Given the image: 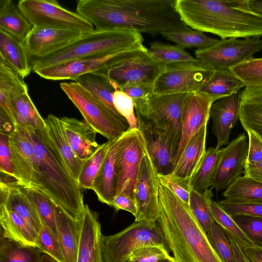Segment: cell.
Here are the masks:
<instances>
[{"label":"cell","mask_w":262,"mask_h":262,"mask_svg":"<svg viewBox=\"0 0 262 262\" xmlns=\"http://www.w3.org/2000/svg\"><path fill=\"white\" fill-rule=\"evenodd\" d=\"M176 0H79L76 12L95 29L125 30L156 36L189 29L181 19Z\"/></svg>","instance_id":"obj_1"},{"label":"cell","mask_w":262,"mask_h":262,"mask_svg":"<svg viewBox=\"0 0 262 262\" xmlns=\"http://www.w3.org/2000/svg\"><path fill=\"white\" fill-rule=\"evenodd\" d=\"M157 222L176 262H223L189 206L159 180Z\"/></svg>","instance_id":"obj_2"},{"label":"cell","mask_w":262,"mask_h":262,"mask_svg":"<svg viewBox=\"0 0 262 262\" xmlns=\"http://www.w3.org/2000/svg\"><path fill=\"white\" fill-rule=\"evenodd\" d=\"M239 1L176 0L182 21L195 30L221 39L262 36V20L239 7Z\"/></svg>","instance_id":"obj_3"},{"label":"cell","mask_w":262,"mask_h":262,"mask_svg":"<svg viewBox=\"0 0 262 262\" xmlns=\"http://www.w3.org/2000/svg\"><path fill=\"white\" fill-rule=\"evenodd\" d=\"M27 131L36 159L37 189L71 216L79 219L85 205L81 189L68 170L47 127Z\"/></svg>","instance_id":"obj_4"},{"label":"cell","mask_w":262,"mask_h":262,"mask_svg":"<svg viewBox=\"0 0 262 262\" xmlns=\"http://www.w3.org/2000/svg\"><path fill=\"white\" fill-rule=\"evenodd\" d=\"M141 34L125 30L94 29L64 47L46 55L30 58L32 70L96 55H107L143 46Z\"/></svg>","instance_id":"obj_5"},{"label":"cell","mask_w":262,"mask_h":262,"mask_svg":"<svg viewBox=\"0 0 262 262\" xmlns=\"http://www.w3.org/2000/svg\"><path fill=\"white\" fill-rule=\"evenodd\" d=\"M189 94L157 95L152 93L144 98L133 100L137 117L166 135L174 162L181 136L182 112Z\"/></svg>","instance_id":"obj_6"},{"label":"cell","mask_w":262,"mask_h":262,"mask_svg":"<svg viewBox=\"0 0 262 262\" xmlns=\"http://www.w3.org/2000/svg\"><path fill=\"white\" fill-rule=\"evenodd\" d=\"M60 86L84 120L107 141L118 140L129 129L124 117L113 112L79 84L62 82Z\"/></svg>","instance_id":"obj_7"},{"label":"cell","mask_w":262,"mask_h":262,"mask_svg":"<svg viewBox=\"0 0 262 262\" xmlns=\"http://www.w3.org/2000/svg\"><path fill=\"white\" fill-rule=\"evenodd\" d=\"M161 246L170 252L158 222L135 221L122 231L103 236L104 262H125L135 250Z\"/></svg>","instance_id":"obj_8"},{"label":"cell","mask_w":262,"mask_h":262,"mask_svg":"<svg viewBox=\"0 0 262 262\" xmlns=\"http://www.w3.org/2000/svg\"><path fill=\"white\" fill-rule=\"evenodd\" d=\"M166 64L154 58L144 46L121 53L116 61L102 72L117 86L138 82L152 90Z\"/></svg>","instance_id":"obj_9"},{"label":"cell","mask_w":262,"mask_h":262,"mask_svg":"<svg viewBox=\"0 0 262 262\" xmlns=\"http://www.w3.org/2000/svg\"><path fill=\"white\" fill-rule=\"evenodd\" d=\"M147 152L145 139L139 128L129 129L119 139L115 160L116 195L123 194L135 200L134 191L140 165Z\"/></svg>","instance_id":"obj_10"},{"label":"cell","mask_w":262,"mask_h":262,"mask_svg":"<svg viewBox=\"0 0 262 262\" xmlns=\"http://www.w3.org/2000/svg\"><path fill=\"white\" fill-rule=\"evenodd\" d=\"M17 5L35 27L74 30L83 33L94 29L80 14L66 9L55 0H21Z\"/></svg>","instance_id":"obj_11"},{"label":"cell","mask_w":262,"mask_h":262,"mask_svg":"<svg viewBox=\"0 0 262 262\" xmlns=\"http://www.w3.org/2000/svg\"><path fill=\"white\" fill-rule=\"evenodd\" d=\"M214 71L199 60L166 64L154 84L152 93L162 95L199 92Z\"/></svg>","instance_id":"obj_12"},{"label":"cell","mask_w":262,"mask_h":262,"mask_svg":"<svg viewBox=\"0 0 262 262\" xmlns=\"http://www.w3.org/2000/svg\"><path fill=\"white\" fill-rule=\"evenodd\" d=\"M262 50V39L255 37L247 38L221 39L210 47L195 50L196 58L214 70H229L253 58Z\"/></svg>","instance_id":"obj_13"},{"label":"cell","mask_w":262,"mask_h":262,"mask_svg":"<svg viewBox=\"0 0 262 262\" xmlns=\"http://www.w3.org/2000/svg\"><path fill=\"white\" fill-rule=\"evenodd\" d=\"M159 184L158 173L147 151L142 160L135 185L134 197L137 213L135 221H157Z\"/></svg>","instance_id":"obj_14"},{"label":"cell","mask_w":262,"mask_h":262,"mask_svg":"<svg viewBox=\"0 0 262 262\" xmlns=\"http://www.w3.org/2000/svg\"><path fill=\"white\" fill-rule=\"evenodd\" d=\"M9 145L16 184L37 189L36 156L27 130L14 127L9 135Z\"/></svg>","instance_id":"obj_15"},{"label":"cell","mask_w":262,"mask_h":262,"mask_svg":"<svg viewBox=\"0 0 262 262\" xmlns=\"http://www.w3.org/2000/svg\"><path fill=\"white\" fill-rule=\"evenodd\" d=\"M215 101L212 96L201 91L189 94L182 112L181 136L174 167L190 139L207 124Z\"/></svg>","instance_id":"obj_16"},{"label":"cell","mask_w":262,"mask_h":262,"mask_svg":"<svg viewBox=\"0 0 262 262\" xmlns=\"http://www.w3.org/2000/svg\"><path fill=\"white\" fill-rule=\"evenodd\" d=\"M245 133L240 134L223 148L212 183L217 192L226 189L244 173L248 151V140Z\"/></svg>","instance_id":"obj_17"},{"label":"cell","mask_w":262,"mask_h":262,"mask_svg":"<svg viewBox=\"0 0 262 262\" xmlns=\"http://www.w3.org/2000/svg\"><path fill=\"white\" fill-rule=\"evenodd\" d=\"M122 52L76 59L45 68L35 73L48 80L74 81L83 75L108 69L114 64Z\"/></svg>","instance_id":"obj_18"},{"label":"cell","mask_w":262,"mask_h":262,"mask_svg":"<svg viewBox=\"0 0 262 262\" xmlns=\"http://www.w3.org/2000/svg\"><path fill=\"white\" fill-rule=\"evenodd\" d=\"M80 220L81 231L77 262H104V236L98 214L85 204Z\"/></svg>","instance_id":"obj_19"},{"label":"cell","mask_w":262,"mask_h":262,"mask_svg":"<svg viewBox=\"0 0 262 262\" xmlns=\"http://www.w3.org/2000/svg\"><path fill=\"white\" fill-rule=\"evenodd\" d=\"M83 34L74 30L33 27L25 45L30 58L41 57L64 47Z\"/></svg>","instance_id":"obj_20"},{"label":"cell","mask_w":262,"mask_h":262,"mask_svg":"<svg viewBox=\"0 0 262 262\" xmlns=\"http://www.w3.org/2000/svg\"><path fill=\"white\" fill-rule=\"evenodd\" d=\"M242 93L240 90L218 99L211 105L210 117L213 121V133L217 139V148L229 144L231 129L239 119Z\"/></svg>","instance_id":"obj_21"},{"label":"cell","mask_w":262,"mask_h":262,"mask_svg":"<svg viewBox=\"0 0 262 262\" xmlns=\"http://www.w3.org/2000/svg\"><path fill=\"white\" fill-rule=\"evenodd\" d=\"M137 117L138 128L143 134L148 152L158 174H171L174 168V156L167 137L143 119Z\"/></svg>","instance_id":"obj_22"},{"label":"cell","mask_w":262,"mask_h":262,"mask_svg":"<svg viewBox=\"0 0 262 262\" xmlns=\"http://www.w3.org/2000/svg\"><path fill=\"white\" fill-rule=\"evenodd\" d=\"M60 120L72 150L79 159L85 161L100 146L96 140L97 132L84 120L66 117Z\"/></svg>","instance_id":"obj_23"},{"label":"cell","mask_w":262,"mask_h":262,"mask_svg":"<svg viewBox=\"0 0 262 262\" xmlns=\"http://www.w3.org/2000/svg\"><path fill=\"white\" fill-rule=\"evenodd\" d=\"M57 238L65 262H77L81 223L55 204Z\"/></svg>","instance_id":"obj_24"},{"label":"cell","mask_w":262,"mask_h":262,"mask_svg":"<svg viewBox=\"0 0 262 262\" xmlns=\"http://www.w3.org/2000/svg\"><path fill=\"white\" fill-rule=\"evenodd\" d=\"M0 203L20 216L39 233L41 219L32 202L17 185L0 182Z\"/></svg>","instance_id":"obj_25"},{"label":"cell","mask_w":262,"mask_h":262,"mask_svg":"<svg viewBox=\"0 0 262 262\" xmlns=\"http://www.w3.org/2000/svg\"><path fill=\"white\" fill-rule=\"evenodd\" d=\"M207 124L202 127L189 140L171 173L189 182L197 169L206 151Z\"/></svg>","instance_id":"obj_26"},{"label":"cell","mask_w":262,"mask_h":262,"mask_svg":"<svg viewBox=\"0 0 262 262\" xmlns=\"http://www.w3.org/2000/svg\"><path fill=\"white\" fill-rule=\"evenodd\" d=\"M118 142L119 139L110 141L108 151L92 188V190L95 192L101 202L111 206L116 194L117 181L115 160Z\"/></svg>","instance_id":"obj_27"},{"label":"cell","mask_w":262,"mask_h":262,"mask_svg":"<svg viewBox=\"0 0 262 262\" xmlns=\"http://www.w3.org/2000/svg\"><path fill=\"white\" fill-rule=\"evenodd\" d=\"M0 61L23 78L31 70L30 57L25 43L0 30Z\"/></svg>","instance_id":"obj_28"},{"label":"cell","mask_w":262,"mask_h":262,"mask_svg":"<svg viewBox=\"0 0 262 262\" xmlns=\"http://www.w3.org/2000/svg\"><path fill=\"white\" fill-rule=\"evenodd\" d=\"M45 120L50 137L70 173L78 183V178L85 161L79 159L72 150L65 134L60 118L50 114Z\"/></svg>","instance_id":"obj_29"},{"label":"cell","mask_w":262,"mask_h":262,"mask_svg":"<svg viewBox=\"0 0 262 262\" xmlns=\"http://www.w3.org/2000/svg\"><path fill=\"white\" fill-rule=\"evenodd\" d=\"M1 231L21 245L37 248L38 234L20 216L0 203Z\"/></svg>","instance_id":"obj_30"},{"label":"cell","mask_w":262,"mask_h":262,"mask_svg":"<svg viewBox=\"0 0 262 262\" xmlns=\"http://www.w3.org/2000/svg\"><path fill=\"white\" fill-rule=\"evenodd\" d=\"M26 93L28 88L24 78L0 61V113L6 115L13 124L11 101Z\"/></svg>","instance_id":"obj_31"},{"label":"cell","mask_w":262,"mask_h":262,"mask_svg":"<svg viewBox=\"0 0 262 262\" xmlns=\"http://www.w3.org/2000/svg\"><path fill=\"white\" fill-rule=\"evenodd\" d=\"M33 26L11 0H0V30L25 43Z\"/></svg>","instance_id":"obj_32"},{"label":"cell","mask_w":262,"mask_h":262,"mask_svg":"<svg viewBox=\"0 0 262 262\" xmlns=\"http://www.w3.org/2000/svg\"><path fill=\"white\" fill-rule=\"evenodd\" d=\"M11 105L14 127L29 131L46 127L45 119L39 113L28 93L13 99Z\"/></svg>","instance_id":"obj_33"},{"label":"cell","mask_w":262,"mask_h":262,"mask_svg":"<svg viewBox=\"0 0 262 262\" xmlns=\"http://www.w3.org/2000/svg\"><path fill=\"white\" fill-rule=\"evenodd\" d=\"M74 82L79 84L113 112L119 114L113 102V94L118 90L117 86L101 71L83 75Z\"/></svg>","instance_id":"obj_34"},{"label":"cell","mask_w":262,"mask_h":262,"mask_svg":"<svg viewBox=\"0 0 262 262\" xmlns=\"http://www.w3.org/2000/svg\"><path fill=\"white\" fill-rule=\"evenodd\" d=\"M244 86L230 69L214 70L200 91L212 96L216 101L236 93Z\"/></svg>","instance_id":"obj_35"},{"label":"cell","mask_w":262,"mask_h":262,"mask_svg":"<svg viewBox=\"0 0 262 262\" xmlns=\"http://www.w3.org/2000/svg\"><path fill=\"white\" fill-rule=\"evenodd\" d=\"M222 152L223 148L209 147L206 150L197 169L189 181L192 189L203 192L212 186Z\"/></svg>","instance_id":"obj_36"},{"label":"cell","mask_w":262,"mask_h":262,"mask_svg":"<svg viewBox=\"0 0 262 262\" xmlns=\"http://www.w3.org/2000/svg\"><path fill=\"white\" fill-rule=\"evenodd\" d=\"M225 200L235 203H262V183L239 176L222 193Z\"/></svg>","instance_id":"obj_37"},{"label":"cell","mask_w":262,"mask_h":262,"mask_svg":"<svg viewBox=\"0 0 262 262\" xmlns=\"http://www.w3.org/2000/svg\"><path fill=\"white\" fill-rule=\"evenodd\" d=\"M43 254L37 248L5 237L1 231L0 262H40Z\"/></svg>","instance_id":"obj_38"},{"label":"cell","mask_w":262,"mask_h":262,"mask_svg":"<svg viewBox=\"0 0 262 262\" xmlns=\"http://www.w3.org/2000/svg\"><path fill=\"white\" fill-rule=\"evenodd\" d=\"M32 202L42 222L57 237L55 203L42 191L34 188L17 185Z\"/></svg>","instance_id":"obj_39"},{"label":"cell","mask_w":262,"mask_h":262,"mask_svg":"<svg viewBox=\"0 0 262 262\" xmlns=\"http://www.w3.org/2000/svg\"><path fill=\"white\" fill-rule=\"evenodd\" d=\"M160 34L183 49L196 48L203 49L212 46L220 41L208 37L204 32L190 29L164 31Z\"/></svg>","instance_id":"obj_40"},{"label":"cell","mask_w":262,"mask_h":262,"mask_svg":"<svg viewBox=\"0 0 262 262\" xmlns=\"http://www.w3.org/2000/svg\"><path fill=\"white\" fill-rule=\"evenodd\" d=\"M212 188L203 192L191 189L189 208L201 227L206 232L214 222L211 208V201L213 196Z\"/></svg>","instance_id":"obj_41"},{"label":"cell","mask_w":262,"mask_h":262,"mask_svg":"<svg viewBox=\"0 0 262 262\" xmlns=\"http://www.w3.org/2000/svg\"><path fill=\"white\" fill-rule=\"evenodd\" d=\"M211 208L214 221L224 232L234 239L242 248L253 245L237 225L232 217L212 200Z\"/></svg>","instance_id":"obj_42"},{"label":"cell","mask_w":262,"mask_h":262,"mask_svg":"<svg viewBox=\"0 0 262 262\" xmlns=\"http://www.w3.org/2000/svg\"><path fill=\"white\" fill-rule=\"evenodd\" d=\"M148 50L154 58L165 64L179 62L195 61L198 60L178 45H171L160 41L150 42Z\"/></svg>","instance_id":"obj_43"},{"label":"cell","mask_w":262,"mask_h":262,"mask_svg":"<svg viewBox=\"0 0 262 262\" xmlns=\"http://www.w3.org/2000/svg\"><path fill=\"white\" fill-rule=\"evenodd\" d=\"M245 88H262V58H253L231 67Z\"/></svg>","instance_id":"obj_44"},{"label":"cell","mask_w":262,"mask_h":262,"mask_svg":"<svg viewBox=\"0 0 262 262\" xmlns=\"http://www.w3.org/2000/svg\"><path fill=\"white\" fill-rule=\"evenodd\" d=\"M110 141L100 144L97 151L85 160L78 180L81 189H92L94 181L105 158Z\"/></svg>","instance_id":"obj_45"},{"label":"cell","mask_w":262,"mask_h":262,"mask_svg":"<svg viewBox=\"0 0 262 262\" xmlns=\"http://www.w3.org/2000/svg\"><path fill=\"white\" fill-rule=\"evenodd\" d=\"M239 120L246 132H252L262 141V104L241 102Z\"/></svg>","instance_id":"obj_46"},{"label":"cell","mask_w":262,"mask_h":262,"mask_svg":"<svg viewBox=\"0 0 262 262\" xmlns=\"http://www.w3.org/2000/svg\"><path fill=\"white\" fill-rule=\"evenodd\" d=\"M206 234L223 262H235L233 249L228 236L217 224L214 222Z\"/></svg>","instance_id":"obj_47"},{"label":"cell","mask_w":262,"mask_h":262,"mask_svg":"<svg viewBox=\"0 0 262 262\" xmlns=\"http://www.w3.org/2000/svg\"><path fill=\"white\" fill-rule=\"evenodd\" d=\"M37 248L58 262H65L57 237L42 222L38 235Z\"/></svg>","instance_id":"obj_48"},{"label":"cell","mask_w":262,"mask_h":262,"mask_svg":"<svg viewBox=\"0 0 262 262\" xmlns=\"http://www.w3.org/2000/svg\"><path fill=\"white\" fill-rule=\"evenodd\" d=\"M231 216L253 244L262 246V217L246 215Z\"/></svg>","instance_id":"obj_49"},{"label":"cell","mask_w":262,"mask_h":262,"mask_svg":"<svg viewBox=\"0 0 262 262\" xmlns=\"http://www.w3.org/2000/svg\"><path fill=\"white\" fill-rule=\"evenodd\" d=\"M113 102L117 112L127 122L129 129L138 128L133 99L122 91L118 90L113 94Z\"/></svg>","instance_id":"obj_50"},{"label":"cell","mask_w":262,"mask_h":262,"mask_svg":"<svg viewBox=\"0 0 262 262\" xmlns=\"http://www.w3.org/2000/svg\"><path fill=\"white\" fill-rule=\"evenodd\" d=\"M217 203L231 216L246 215L262 217V203H235L225 199Z\"/></svg>","instance_id":"obj_51"},{"label":"cell","mask_w":262,"mask_h":262,"mask_svg":"<svg viewBox=\"0 0 262 262\" xmlns=\"http://www.w3.org/2000/svg\"><path fill=\"white\" fill-rule=\"evenodd\" d=\"M9 133L0 132V171L2 176L16 180L8 142Z\"/></svg>","instance_id":"obj_52"},{"label":"cell","mask_w":262,"mask_h":262,"mask_svg":"<svg viewBox=\"0 0 262 262\" xmlns=\"http://www.w3.org/2000/svg\"><path fill=\"white\" fill-rule=\"evenodd\" d=\"M158 179L189 206L191 191L189 182L175 177L171 174L166 176L158 174Z\"/></svg>","instance_id":"obj_53"},{"label":"cell","mask_w":262,"mask_h":262,"mask_svg":"<svg viewBox=\"0 0 262 262\" xmlns=\"http://www.w3.org/2000/svg\"><path fill=\"white\" fill-rule=\"evenodd\" d=\"M248 138V151L246 164H252L262 160V141L252 132H246Z\"/></svg>","instance_id":"obj_54"},{"label":"cell","mask_w":262,"mask_h":262,"mask_svg":"<svg viewBox=\"0 0 262 262\" xmlns=\"http://www.w3.org/2000/svg\"><path fill=\"white\" fill-rule=\"evenodd\" d=\"M119 90L133 100L144 98L152 93L151 89L138 82H127L120 86Z\"/></svg>","instance_id":"obj_55"},{"label":"cell","mask_w":262,"mask_h":262,"mask_svg":"<svg viewBox=\"0 0 262 262\" xmlns=\"http://www.w3.org/2000/svg\"><path fill=\"white\" fill-rule=\"evenodd\" d=\"M111 206L117 211L119 210L126 211L135 217L137 213V207L135 200L125 194L116 195Z\"/></svg>","instance_id":"obj_56"},{"label":"cell","mask_w":262,"mask_h":262,"mask_svg":"<svg viewBox=\"0 0 262 262\" xmlns=\"http://www.w3.org/2000/svg\"><path fill=\"white\" fill-rule=\"evenodd\" d=\"M239 7L244 11L254 15L262 20V1H239Z\"/></svg>","instance_id":"obj_57"},{"label":"cell","mask_w":262,"mask_h":262,"mask_svg":"<svg viewBox=\"0 0 262 262\" xmlns=\"http://www.w3.org/2000/svg\"><path fill=\"white\" fill-rule=\"evenodd\" d=\"M241 102L262 104V88H245L242 91Z\"/></svg>","instance_id":"obj_58"},{"label":"cell","mask_w":262,"mask_h":262,"mask_svg":"<svg viewBox=\"0 0 262 262\" xmlns=\"http://www.w3.org/2000/svg\"><path fill=\"white\" fill-rule=\"evenodd\" d=\"M244 174L245 176L262 183V160L252 164H246Z\"/></svg>","instance_id":"obj_59"},{"label":"cell","mask_w":262,"mask_h":262,"mask_svg":"<svg viewBox=\"0 0 262 262\" xmlns=\"http://www.w3.org/2000/svg\"><path fill=\"white\" fill-rule=\"evenodd\" d=\"M243 250L252 262H262V246L253 244L243 248Z\"/></svg>","instance_id":"obj_60"},{"label":"cell","mask_w":262,"mask_h":262,"mask_svg":"<svg viewBox=\"0 0 262 262\" xmlns=\"http://www.w3.org/2000/svg\"><path fill=\"white\" fill-rule=\"evenodd\" d=\"M228 237L233 249L235 262H252L245 254L243 248L232 238Z\"/></svg>","instance_id":"obj_61"},{"label":"cell","mask_w":262,"mask_h":262,"mask_svg":"<svg viewBox=\"0 0 262 262\" xmlns=\"http://www.w3.org/2000/svg\"><path fill=\"white\" fill-rule=\"evenodd\" d=\"M40 262H58L56 259L50 255L43 253Z\"/></svg>","instance_id":"obj_62"},{"label":"cell","mask_w":262,"mask_h":262,"mask_svg":"<svg viewBox=\"0 0 262 262\" xmlns=\"http://www.w3.org/2000/svg\"><path fill=\"white\" fill-rule=\"evenodd\" d=\"M125 262H132V261L127 260ZM157 262H176V261H175L173 257L171 256V257H170L169 258L163 259V260H160L159 261H157Z\"/></svg>","instance_id":"obj_63"}]
</instances>
